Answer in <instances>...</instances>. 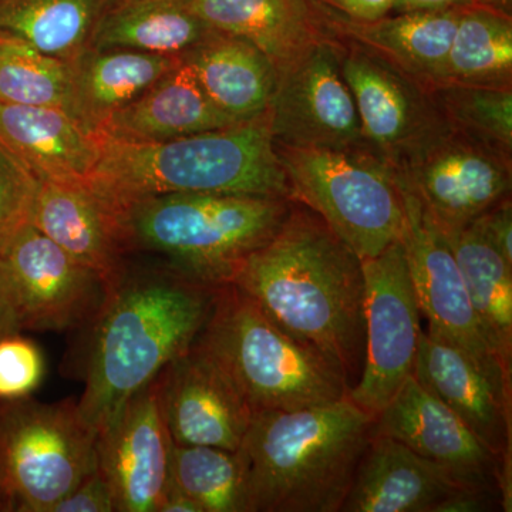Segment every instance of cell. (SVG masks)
<instances>
[{"label": "cell", "mask_w": 512, "mask_h": 512, "mask_svg": "<svg viewBox=\"0 0 512 512\" xmlns=\"http://www.w3.org/2000/svg\"><path fill=\"white\" fill-rule=\"evenodd\" d=\"M232 285L329 360L349 392L356 386L366 342L362 258L315 211L293 201L282 227L249 256Z\"/></svg>", "instance_id": "1"}, {"label": "cell", "mask_w": 512, "mask_h": 512, "mask_svg": "<svg viewBox=\"0 0 512 512\" xmlns=\"http://www.w3.org/2000/svg\"><path fill=\"white\" fill-rule=\"evenodd\" d=\"M218 289L167 261L126 259L93 320L86 387L77 407L99 433L124 403L200 338Z\"/></svg>", "instance_id": "2"}, {"label": "cell", "mask_w": 512, "mask_h": 512, "mask_svg": "<svg viewBox=\"0 0 512 512\" xmlns=\"http://www.w3.org/2000/svg\"><path fill=\"white\" fill-rule=\"evenodd\" d=\"M375 423L349 396L254 414L237 450L247 512H339Z\"/></svg>", "instance_id": "3"}, {"label": "cell", "mask_w": 512, "mask_h": 512, "mask_svg": "<svg viewBox=\"0 0 512 512\" xmlns=\"http://www.w3.org/2000/svg\"><path fill=\"white\" fill-rule=\"evenodd\" d=\"M96 137L99 156L87 185L114 208L171 192H228L292 200L268 111L220 130L160 143Z\"/></svg>", "instance_id": "4"}, {"label": "cell", "mask_w": 512, "mask_h": 512, "mask_svg": "<svg viewBox=\"0 0 512 512\" xmlns=\"http://www.w3.org/2000/svg\"><path fill=\"white\" fill-rule=\"evenodd\" d=\"M293 200L228 192H171L120 205L133 252H154L201 284H234L249 256L271 241Z\"/></svg>", "instance_id": "5"}, {"label": "cell", "mask_w": 512, "mask_h": 512, "mask_svg": "<svg viewBox=\"0 0 512 512\" xmlns=\"http://www.w3.org/2000/svg\"><path fill=\"white\" fill-rule=\"evenodd\" d=\"M197 342L227 370L252 414L322 406L349 394L329 360L279 328L235 285L218 289Z\"/></svg>", "instance_id": "6"}, {"label": "cell", "mask_w": 512, "mask_h": 512, "mask_svg": "<svg viewBox=\"0 0 512 512\" xmlns=\"http://www.w3.org/2000/svg\"><path fill=\"white\" fill-rule=\"evenodd\" d=\"M292 200L311 208L359 258L400 241L402 192L394 170L367 147L275 146Z\"/></svg>", "instance_id": "7"}, {"label": "cell", "mask_w": 512, "mask_h": 512, "mask_svg": "<svg viewBox=\"0 0 512 512\" xmlns=\"http://www.w3.org/2000/svg\"><path fill=\"white\" fill-rule=\"evenodd\" d=\"M97 468V431L76 400H0V478L9 512H50Z\"/></svg>", "instance_id": "8"}, {"label": "cell", "mask_w": 512, "mask_h": 512, "mask_svg": "<svg viewBox=\"0 0 512 512\" xmlns=\"http://www.w3.org/2000/svg\"><path fill=\"white\" fill-rule=\"evenodd\" d=\"M339 40L342 72L355 100L365 146L399 170L450 127L433 87L375 50Z\"/></svg>", "instance_id": "9"}, {"label": "cell", "mask_w": 512, "mask_h": 512, "mask_svg": "<svg viewBox=\"0 0 512 512\" xmlns=\"http://www.w3.org/2000/svg\"><path fill=\"white\" fill-rule=\"evenodd\" d=\"M365 276V362L348 396L379 416L413 375L421 332L420 308L402 241L362 259Z\"/></svg>", "instance_id": "10"}, {"label": "cell", "mask_w": 512, "mask_h": 512, "mask_svg": "<svg viewBox=\"0 0 512 512\" xmlns=\"http://www.w3.org/2000/svg\"><path fill=\"white\" fill-rule=\"evenodd\" d=\"M396 175V174H394ZM404 208L402 245L429 335L466 353L495 383L511 392V369L485 339L446 234L399 180Z\"/></svg>", "instance_id": "11"}, {"label": "cell", "mask_w": 512, "mask_h": 512, "mask_svg": "<svg viewBox=\"0 0 512 512\" xmlns=\"http://www.w3.org/2000/svg\"><path fill=\"white\" fill-rule=\"evenodd\" d=\"M266 111L275 146L366 147L342 72V46L339 37L329 33L276 72Z\"/></svg>", "instance_id": "12"}, {"label": "cell", "mask_w": 512, "mask_h": 512, "mask_svg": "<svg viewBox=\"0 0 512 512\" xmlns=\"http://www.w3.org/2000/svg\"><path fill=\"white\" fill-rule=\"evenodd\" d=\"M394 174L448 231L511 197L512 156L450 126Z\"/></svg>", "instance_id": "13"}, {"label": "cell", "mask_w": 512, "mask_h": 512, "mask_svg": "<svg viewBox=\"0 0 512 512\" xmlns=\"http://www.w3.org/2000/svg\"><path fill=\"white\" fill-rule=\"evenodd\" d=\"M15 282L23 330H70L92 325L111 279L76 261L32 224L0 251Z\"/></svg>", "instance_id": "14"}, {"label": "cell", "mask_w": 512, "mask_h": 512, "mask_svg": "<svg viewBox=\"0 0 512 512\" xmlns=\"http://www.w3.org/2000/svg\"><path fill=\"white\" fill-rule=\"evenodd\" d=\"M158 376L97 433V467L113 487L117 512H158L167 490L173 440Z\"/></svg>", "instance_id": "15"}, {"label": "cell", "mask_w": 512, "mask_h": 512, "mask_svg": "<svg viewBox=\"0 0 512 512\" xmlns=\"http://www.w3.org/2000/svg\"><path fill=\"white\" fill-rule=\"evenodd\" d=\"M160 379L165 423L173 443L237 451L252 410L221 363L195 342Z\"/></svg>", "instance_id": "16"}, {"label": "cell", "mask_w": 512, "mask_h": 512, "mask_svg": "<svg viewBox=\"0 0 512 512\" xmlns=\"http://www.w3.org/2000/svg\"><path fill=\"white\" fill-rule=\"evenodd\" d=\"M375 433L392 437L439 464L458 484L500 494L497 477L504 463L413 375L376 417Z\"/></svg>", "instance_id": "17"}, {"label": "cell", "mask_w": 512, "mask_h": 512, "mask_svg": "<svg viewBox=\"0 0 512 512\" xmlns=\"http://www.w3.org/2000/svg\"><path fill=\"white\" fill-rule=\"evenodd\" d=\"M413 376L464 421L500 463L511 461V392L456 346L421 332Z\"/></svg>", "instance_id": "18"}, {"label": "cell", "mask_w": 512, "mask_h": 512, "mask_svg": "<svg viewBox=\"0 0 512 512\" xmlns=\"http://www.w3.org/2000/svg\"><path fill=\"white\" fill-rule=\"evenodd\" d=\"M30 224L109 279L131 255L119 212L87 184L40 181Z\"/></svg>", "instance_id": "19"}, {"label": "cell", "mask_w": 512, "mask_h": 512, "mask_svg": "<svg viewBox=\"0 0 512 512\" xmlns=\"http://www.w3.org/2000/svg\"><path fill=\"white\" fill-rule=\"evenodd\" d=\"M315 5L322 28L329 35L375 50L427 86L443 83L448 52L463 8L389 13L375 20H359L322 3Z\"/></svg>", "instance_id": "20"}, {"label": "cell", "mask_w": 512, "mask_h": 512, "mask_svg": "<svg viewBox=\"0 0 512 512\" xmlns=\"http://www.w3.org/2000/svg\"><path fill=\"white\" fill-rule=\"evenodd\" d=\"M458 487L439 464L373 433L339 512H437Z\"/></svg>", "instance_id": "21"}, {"label": "cell", "mask_w": 512, "mask_h": 512, "mask_svg": "<svg viewBox=\"0 0 512 512\" xmlns=\"http://www.w3.org/2000/svg\"><path fill=\"white\" fill-rule=\"evenodd\" d=\"M218 109L180 60L146 92L114 111L99 133L127 143H160L237 124Z\"/></svg>", "instance_id": "22"}, {"label": "cell", "mask_w": 512, "mask_h": 512, "mask_svg": "<svg viewBox=\"0 0 512 512\" xmlns=\"http://www.w3.org/2000/svg\"><path fill=\"white\" fill-rule=\"evenodd\" d=\"M0 140L40 181L87 184L99 156L96 134L55 107L0 101Z\"/></svg>", "instance_id": "23"}, {"label": "cell", "mask_w": 512, "mask_h": 512, "mask_svg": "<svg viewBox=\"0 0 512 512\" xmlns=\"http://www.w3.org/2000/svg\"><path fill=\"white\" fill-rule=\"evenodd\" d=\"M180 60V56L119 47H90L69 62V96L64 111L86 133H99L114 111L137 99Z\"/></svg>", "instance_id": "24"}, {"label": "cell", "mask_w": 512, "mask_h": 512, "mask_svg": "<svg viewBox=\"0 0 512 512\" xmlns=\"http://www.w3.org/2000/svg\"><path fill=\"white\" fill-rule=\"evenodd\" d=\"M211 29L242 37L284 69L326 35L313 0H190Z\"/></svg>", "instance_id": "25"}, {"label": "cell", "mask_w": 512, "mask_h": 512, "mask_svg": "<svg viewBox=\"0 0 512 512\" xmlns=\"http://www.w3.org/2000/svg\"><path fill=\"white\" fill-rule=\"evenodd\" d=\"M218 109L238 120L265 113L274 93V63L242 37L212 29L181 56Z\"/></svg>", "instance_id": "26"}, {"label": "cell", "mask_w": 512, "mask_h": 512, "mask_svg": "<svg viewBox=\"0 0 512 512\" xmlns=\"http://www.w3.org/2000/svg\"><path fill=\"white\" fill-rule=\"evenodd\" d=\"M211 32L190 0H109L90 47L181 57Z\"/></svg>", "instance_id": "27"}, {"label": "cell", "mask_w": 512, "mask_h": 512, "mask_svg": "<svg viewBox=\"0 0 512 512\" xmlns=\"http://www.w3.org/2000/svg\"><path fill=\"white\" fill-rule=\"evenodd\" d=\"M443 232L453 249L485 339L511 369L512 264L474 222Z\"/></svg>", "instance_id": "28"}, {"label": "cell", "mask_w": 512, "mask_h": 512, "mask_svg": "<svg viewBox=\"0 0 512 512\" xmlns=\"http://www.w3.org/2000/svg\"><path fill=\"white\" fill-rule=\"evenodd\" d=\"M109 0H0V35L72 62L92 46Z\"/></svg>", "instance_id": "29"}, {"label": "cell", "mask_w": 512, "mask_h": 512, "mask_svg": "<svg viewBox=\"0 0 512 512\" xmlns=\"http://www.w3.org/2000/svg\"><path fill=\"white\" fill-rule=\"evenodd\" d=\"M441 84L512 89V15L483 5L461 9Z\"/></svg>", "instance_id": "30"}, {"label": "cell", "mask_w": 512, "mask_h": 512, "mask_svg": "<svg viewBox=\"0 0 512 512\" xmlns=\"http://www.w3.org/2000/svg\"><path fill=\"white\" fill-rule=\"evenodd\" d=\"M168 485L190 497L202 512H247L238 451L173 443Z\"/></svg>", "instance_id": "31"}, {"label": "cell", "mask_w": 512, "mask_h": 512, "mask_svg": "<svg viewBox=\"0 0 512 512\" xmlns=\"http://www.w3.org/2000/svg\"><path fill=\"white\" fill-rule=\"evenodd\" d=\"M70 64L0 35V101L66 110Z\"/></svg>", "instance_id": "32"}, {"label": "cell", "mask_w": 512, "mask_h": 512, "mask_svg": "<svg viewBox=\"0 0 512 512\" xmlns=\"http://www.w3.org/2000/svg\"><path fill=\"white\" fill-rule=\"evenodd\" d=\"M433 93L451 127L512 156V89L440 84Z\"/></svg>", "instance_id": "33"}, {"label": "cell", "mask_w": 512, "mask_h": 512, "mask_svg": "<svg viewBox=\"0 0 512 512\" xmlns=\"http://www.w3.org/2000/svg\"><path fill=\"white\" fill-rule=\"evenodd\" d=\"M39 183L28 165L0 140V251L29 224Z\"/></svg>", "instance_id": "34"}, {"label": "cell", "mask_w": 512, "mask_h": 512, "mask_svg": "<svg viewBox=\"0 0 512 512\" xmlns=\"http://www.w3.org/2000/svg\"><path fill=\"white\" fill-rule=\"evenodd\" d=\"M45 376V357L22 333L0 339V400L32 396Z\"/></svg>", "instance_id": "35"}, {"label": "cell", "mask_w": 512, "mask_h": 512, "mask_svg": "<svg viewBox=\"0 0 512 512\" xmlns=\"http://www.w3.org/2000/svg\"><path fill=\"white\" fill-rule=\"evenodd\" d=\"M117 501L110 481L99 470L84 478L50 512H116Z\"/></svg>", "instance_id": "36"}, {"label": "cell", "mask_w": 512, "mask_h": 512, "mask_svg": "<svg viewBox=\"0 0 512 512\" xmlns=\"http://www.w3.org/2000/svg\"><path fill=\"white\" fill-rule=\"evenodd\" d=\"M474 224L501 255L512 264V201L510 198L498 202L493 208L478 217Z\"/></svg>", "instance_id": "37"}, {"label": "cell", "mask_w": 512, "mask_h": 512, "mask_svg": "<svg viewBox=\"0 0 512 512\" xmlns=\"http://www.w3.org/2000/svg\"><path fill=\"white\" fill-rule=\"evenodd\" d=\"M22 332V313L15 282L10 275L8 264L0 255V339Z\"/></svg>", "instance_id": "38"}, {"label": "cell", "mask_w": 512, "mask_h": 512, "mask_svg": "<svg viewBox=\"0 0 512 512\" xmlns=\"http://www.w3.org/2000/svg\"><path fill=\"white\" fill-rule=\"evenodd\" d=\"M478 5L476 0H394L392 13L439 12Z\"/></svg>", "instance_id": "39"}, {"label": "cell", "mask_w": 512, "mask_h": 512, "mask_svg": "<svg viewBox=\"0 0 512 512\" xmlns=\"http://www.w3.org/2000/svg\"><path fill=\"white\" fill-rule=\"evenodd\" d=\"M394 0H346L342 13L353 19L375 20L392 13Z\"/></svg>", "instance_id": "40"}, {"label": "cell", "mask_w": 512, "mask_h": 512, "mask_svg": "<svg viewBox=\"0 0 512 512\" xmlns=\"http://www.w3.org/2000/svg\"><path fill=\"white\" fill-rule=\"evenodd\" d=\"M158 512H202L200 505L177 488L167 485Z\"/></svg>", "instance_id": "41"}, {"label": "cell", "mask_w": 512, "mask_h": 512, "mask_svg": "<svg viewBox=\"0 0 512 512\" xmlns=\"http://www.w3.org/2000/svg\"><path fill=\"white\" fill-rule=\"evenodd\" d=\"M478 5L488 6L512 15V0H476Z\"/></svg>", "instance_id": "42"}, {"label": "cell", "mask_w": 512, "mask_h": 512, "mask_svg": "<svg viewBox=\"0 0 512 512\" xmlns=\"http://www.w3.org/2000/svg\"><path fill=\"white\" fill-rule=\"evenodd\" d=\"M315 2L322 3V5L329 6V8L343 12V9H345L346 0H315Z\"/></svg>", "instance_id": "43"}, {"label": "cell", "mask_w": 512, "mask_h": 512, "mask_svg": "<svg viewBox=\"0 0 512 512\" xmlns=\"http://www.w3.org/2000/svg\"><path fill=\"white\" fill-rule=\"evenodd\" d=\"M0 512H9L8 500H6L5 491H3L2 478H0Z\"/></svg>", "instance_id": "44"}]
</instances>
